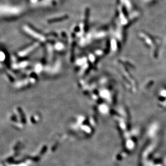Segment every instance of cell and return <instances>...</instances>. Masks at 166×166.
<instances>
[{"mask_svg": "<svg viewBox=\"0 0 166 166\" xmlns=\"http://www.w3.org/2000/svg\"><path fill=\"white\" fill-rule=\"evenodd\" d=\"M3 54L0 52V60H2L1 59H3Z\"/></svg>", "mask_w": 166, "mask_h": 166, "instance_id": "1", "label": "cell"}]
</instances>
